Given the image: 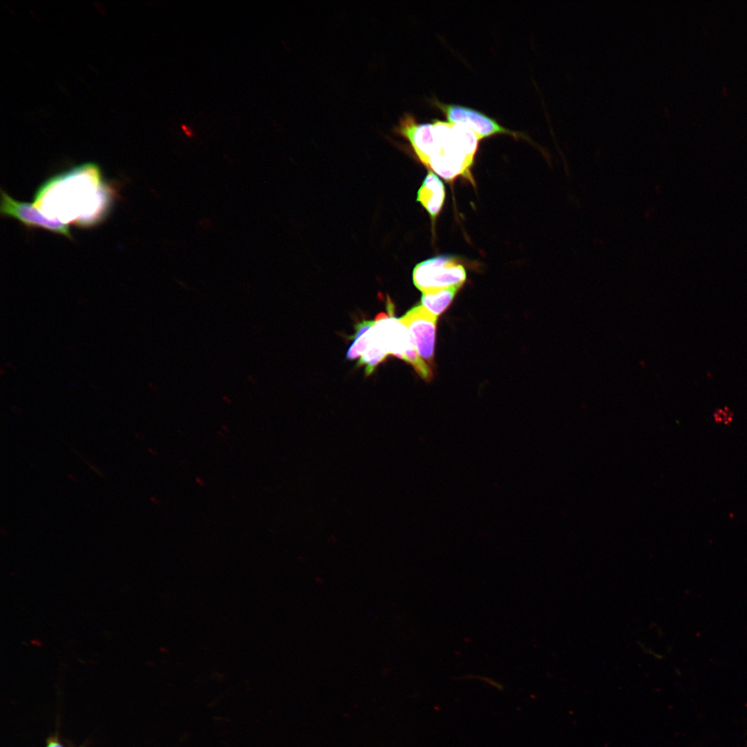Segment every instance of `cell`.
<instances>
[{
  "mask_svg": "<svg viewBox=\"0 0 747 747\" xmlns=\"http://www.w3.org/2000/svg\"><path fill=\"white\" fill-rule=\"evenodd\" d=\"M438 146L426 167L447 181L463 176L472 183L470 173L479 138L470 129L435 120L432 122Z\"/></svg>",
  "mask_w": 747,
  "mask_h": 747,
  "instance_id": "cell-1",
  "label": "cell"
},
{
  "mask_svg": "<svg viewBox=\"0 0 747 747\" xmlns=\"http://www.w3.org/2000/svg\"><path fill=\"white\" fill-rule=\"evenodd\" d=\"M371 334L389 355L409 363L425 380L432 378V369L419 356L413 337L399 318L390 315L376 321L371 329Z\"/></svg>",
  "mask_w": 747,
  "mask_h": 747,
  "instance_id": "cell-2",
  "label": "cell"
},
{
  "mask_svg": "<svg viewBox=\"0 0 747 747\" xmlns=\"http://www.w3.org/2000/svg\"><path fill=\"white\" fill-rule=\"evenodd\" d=\"M413 282L422 293L438 289L460 287L466 279L464 266L453 256L439 255L416 265L412 273Z\"/></svg>",
  "mask_w": 747,
  "mask_h": 747,
  "instance_id": "cell-3",
  "label": "cell"
},
{
  "mask_svg": "<svg viewBox=\"0 0 747 747\" xmlns=\"http://www.w3.org/2000/svg\"><path fill=\"white\" fill-rule=\"evenodd\" d=\"M434 105L445 116L448 122L470 129L479 140L497 134H507L515 138L524 136L505 128L495 119L476 109L438 100L434 101Z\"/></svg>",
  "mask_w": 747,
  "mask_h": 747,
  "instance_id": "cell-4",
  "label": "cell"
},
{
  "mask_svg": "<svg viewBox=\"0 0 747 747\" xmlns=\"http://www.w3.org/2000/svg\"><path fill=\"white\" fill-rule=\"evenodd\" d=\"M399 319L413 337L421 358L428 366L433 365L437 317L421 304L408 311Z\"/></svg>",
  "mask_w": 747,
  "mask_h": 747,
  "instance_id": "cell-5",
  "label": "cell"
},
{
  "mask_svg": "<svg viewBox=\"0 0 747 747\" xmlns=\"http://www.w3.org/2000/svg\"><path fill=\"white\" fill-rule=\"evenodd\" d=\"M1 214L17 219L28 228H42L70 239L72 234L67 223L57 219H50L29 203L21 202L10 197L1 190Z\"/></svg>",
  "mask_w": 747,
  "mask_h": 747,
  "instance_id": "cell-6",
  "label": "cell"
},
{
  "mask_svg": "<svg viewBox=\"0 0 747 747\" xmlns=\"http://www.w3.org/2000/svg\"><path fill=\"white\" fill-rule=\"evenodd\" d=\"M394 130L409 142L416 157L426 167L438 146L432 123H419L413 115L407 113Z\"/></svg>",
  "mask_w": 747,
  "mask_h": 747,
  "instance_id": "cell-7",
  "label": "cell"
},
{
  "mask_svg": "<svg viewBox=\"0 0 747 747\" xmlns=\"http://www.w3.org/2000/svg\"><path fill=\"white\" fill-rule=\"evenodd\" d=\"M445 198V190L442 181L429 170L417 192L416 201L421 203L434 221L443 208Z\"/></svg>",
  "mask_w": 747,
  "mask_h": 747,
  "instance_id": "cell-8",
  "label": "cell"
},
{
  "mask_svg": "<svg viewBox=\"0 0 747 747\" xmlns=\"http://www.w3.org/2000/svg\"><path fill=\"white\" fill-rule=\"evenodd\" d=\"M460 288V287H452L423 293L421 305L438 317L450 305Z\"/></svg>",
  "mask_w": 747,
  "mask_h": 747,
  "instance_id": "cell-9",
  "label": "cell"
},
{
  "mask_svg": "<svg viewBox=\"0 0 747 747\" xmlns=\"http://www.w3.org/2000/svg\"><path fill=\"white\" fill-rule=\"evenodd\" d=\"M388 356V353L383 347L371 335L369 330L368 347L358 361L357 367L364 366L365 376H369Z\"/></svg>",
  "mask_w": 747,
  "mask_h": 747,
  "instance_id": "cell-10",
  "label": "cell"
},
{
  "mask_svg": "<svg viewBox=\"0 0 747 747\" xmlns=\"http://www.w3.org/2000/svg\"><path fill=\"white\" fill-rule=\"evenodd\" d=\"M369 330L361 336L353 339L354 341L346 354L347 360H353L364 354L369 344Z\"/></svg>",
  "mask_w": 747,
  "mask_h": 747,
  "instance_id": "cell-11",
  "label": "cell"
},
{
  "mask_svg": "<svg viewBox=\"0 0 747 747\" xmlns=\"http://www.w3.org/2000/svg\"><path fill=\"white\" fill-rule=\"evenodd\" d=\"M714 421L717 423L730 424L733 419V413L728 407L717 409L713 414Z\"/></svg>",
  "mask_w": 747,
  "mask_h": 747,
  "instance_id": "cell-12",
  "label": "cell"
},
{
  "mask_svg": "<svg viewBox=\"0 0 747 747\" xmlns=\"http://www.w3.org/2000/svg\"><path fill=\"white\" fill-rule=\"evenodd\" d=\"M46 747H63L55 738H51L48 741Z\"/></svg>",
  "mask_w": 747,
  "mask_h": 747,
  "instance_id": "cell-13",
  "label": "cell"
},
{
  "mask_svg": "<svg viewBox=\"0 0 747 747\" xmlns=\"http://www.w3.org/2000/svg\"><path fill=\"white\" fill-rule=\"evenodd\" d=\"M181 129L187 136L192 137L193 136V133L189 127L182 124Z\"/></svg>",
  "mask_w": 747,
  "mask_h": 747,
  "instance_id": "cell-14",
  "label": "cell"
}]
</instances>
